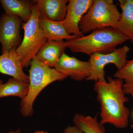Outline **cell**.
<instances>
[{
	"instance_id": "obj_1",
	"label": "cell",
	"mask_w": 133,
	"mask_h": 133,
	"mask_svg": "<svg viewBox=\"0 0 133 133\" xmlns=\"http://www.w3.org/2000/svg\"><path fill=\"white\" fill-rule=\"evenodd\" d=\"M123 80L109 76L108 80L95 82L94 90L100 105L99 122L117 128L127 127L130 111L125 104L128 101L123 89Z\"/></svg>"
},
{
	"instance_id": "obj_2",
	"label": "cell",
	"mask_w": 133,
	"mask_h": 133,
	"mask_svg": "<svg viewBox=\"0 0 133 133\" xmlns=\"http://www.w3.org/2000/svg\"><path fill=\"white\" fill-rule=\"evenodd\" d=\"M130 38L112 28L95 30L87 36L65 41V44L74 53H84L89 56L94 53L107 54L112 52L118 45Z\"/></svg>"
},
{
	"instance_id": "obj_3",
	"label": "cell",
	"mask_w": 133,
	"mask_h": 133,
	"mask_svg": "<svg viewBox=\"0 0 133 133\" xmlns=\"http://www.w3.org/2000/svg\"><path fill=\"white\" fill-rule=\"evenodd\" d=\"M121 14L112 0H94L92 5L81 19L79 29L83 35L95 30L112 28L130 38L129 33L121 25Z\"/></svg>"
},
{
	"instance_id": "obj_4",
	"label": "cell",
	"mask_w": 133,
	"mask_h": 133,
	"mask_svg": "<svg viewBox=\"0 0 133 133\" xmlns=\"http://www.w3.org/2000/svg\"><path fill=\"white\" fill-rule=\"evenodd\" d=\"M29 70V90L26 97L20 103L21 112L24 117L33 114V105L40 92L51 83L62 81L67 78L38 61L36 57L31 60Z\"/></svg>"
},
{
	"instance_id": "obj_5",
	"label": "cell",
	"mask_w": 133,
	"mask_h": 133,
	"mask_svg": "<svg viewBox=\"0 0 133 133\" xmlns=\"http://www.w3.org/2000/svg\"><path fill=\"white\" fill-rule=\"evenodd\" d=\"M40 16V12L35 3L30 19L22 24L24 30V38L16 52L23 68L30 65L32 59L48 41L38 23Z\"/></svg>"
},
{
	"instance_id": "obj_6",
	"label": "cell",
	"mask_w": 133,
	"mask_h": 133,
	"mask_svg": "<svg viewBox=\"0 0 133 133\" xmlns=\"http://www.w3.org/2000/svg\"><path fill=\"white\" fill-rule=\"evenodd\" d=\"M130 48L125 45L107 54L96 53L90 56L88 62L91 66V74L86 81H106L105 67L108 64H114L118 70L122 69L128 60Z\"/></svg>"
},
{
	"instance_id": "obj_7",
	"label": "cell",
	"mask_w": 133,
	"mask_h": 133,
	"mask_svg": "<svg viewBox=\"0 0 133 133\" xmlns=\"http://www.w3.org/2000/svg\"><path fill=\"white\" fill-rule=\"evenodd\" d=\"M22 20L14 15L3 14L0 18V43L2 53L16 50L22 42Z\"/></svg>"
},
{
	"instance_id": "obj_8",
	"label": "cell",
	"mask_w": 133,
	"mask_h": 133,
	"mask_svg": "<svg viewBox=\"0 0 133 133\" xmlns=\"http://www.w3.org/2000/svg\"><path fill=\"white\" fill-rule=\"evenodd\" d=\"M94 0H69L65 18L62 24L69 35L76 38L84 36L79 29L83 16L91 7Z\"/></svg>"
},
{
	"instance_id": "obj_9",
	"label": "cell",
	"mask_w": 133,
	"mask_h": 133,
	"mask_svg": "<svg viewBox=\"0 0 133 133\" xmlns=\"http://www.w3.org/2000/svg\"><path fill=\"white\" fill-rule=\"evenodd\" d=\"M55 69L60 74L75 81H81L90 75L91 66L88 61L79 60L64 53Z\"/></svg>"
},
{
	"instance_id": "obj_10",
	"label": "cell",
	"mask_w": 133,
	"mask_h": 133,
	"mask_svg": "<svg viewBox=\"0 0 133 133\" xmlns=\"http://www.w3.org/2000/svg\"><path fill=\"white\" fill-rule=\"evenodd\" d=\"M0 73L29 83V76L23 71L20 58L16 51L2 53L0 56Z\"/></svg>"
},
{
	"instance_id": "obj_11",
	"label": "cell",
	"mask_w": 133,
	"mask_h": 133,
	"mask_svg": "<svg viewBox=\"0 0 133 133\" xmlns=\"http://www.w3.org/2000/svg\"><path fill=\"white\" fill-rule=\"evenodd\" d=\"M33 1L42 16L55 22H62L64 20L68 0H35Z\"/></svg>"
},
{
	"instance_id": "obj_12",
	"label": "cell",
	"mask_w": 133,
	"mask_h": 133,
	"mask_svg": "<svg viewBox=\"0 0 133 133\" xmlns=\"http://www.w3.org/2000/svg\"><path fill=\"white\" fill-rule=\"evenodd\" d=\"M66 48L64 41H48L41 48L35 57L40 62L55 69Z\"/></svg>"
},
{
	"instance_id": "obj_13",
	"label": "cell",
	"mask_w": 133,
	"mask_h": 133,
	"mask_svg": "<svg viewBox=\"0 0 133 133\" xmlns=\"http://www.w3.org/2000/svg\"><path fill=\"white\" fill-rule=\"evenodd\" d=\"M38 23L48 41H68L76 38L75 36L68 34L62 22L51 21L40 15Z\"/></svg>"
},
{
	"instance_id": "obj_14",
	"label": "cell",
	"mask_w": 133,
	"mask_h": 133,
	"mask_svg": "<svg viewBox=\"0 0 133 133\" xmlns=\"http://www.w3.org/2000/svg\"><path fill=\"white\" fill-rule=\"evenodd\" d=\"M5 13L16 16L22 22H27L32 15V8L35 2L27 0H1Z\"/></svg>"
},
{
	"instance_id": "obj_15",
	"label": "cell",
	"mask_w": 133,
	"mask_h": 133,
	"mask_svg": "<svg viewBox=\"0 0 133 133\" xmlns=\"http://www.w3.org/2000/svg\"><path fill=\"white\" fill-rule=\"evenodd\" d=\"M29 83L12 78L5 84H0V98L16 96L24 98L28 92Z\"/></svg>"
},
{
	"instance_id": "obj_16",
	"label": "cell",
	"mask_w": 133,
	"mask_h": 133,
	"mask_svg": "<svg viewBox=\"0 0 133 133\" xmlns=\"http://www.w3.org/2000/svg\"><path fill=\"white\" fill-rule=\"evenodd\" d=\"M74 125L84 133H106L103 125L94 117L77 114L73 118Z\"/></svg>"
},
{
	"instance_id": "obj_17",
	"label": "cell",
	"mask_w": 133,
	"mask_h": 133,
	"mask_svg": "<svg viewBox=\"0 0 133 133\" xmlns=\"http://www.w3.org/2000/svg\"><path fill=\"white\" fill-rule=\"evenodd\" d=\"M122 12L120 22L129 33L133 43V0H119Z\"/></svg>"
},
{
	"instance_id": "obj_18",
	"label": "cell",
	"mask_w": 133,
	"mask_h": 133,
	"mask_svg": "<svg viewBox=\"0 0 133 133\" xmlns=\"http://www.w3.org/2000/svg\"><path fill=\"white\" fill-rule=\"evenodd\" d=\"M114 78L122 79L123 89L126 95L133 93V59L128 60L127 63L121 69L118 70L114 74Z\"/></svg>"
},
{
	"instance_id": "obj_19",
	"label": "cell",
	"mask_w": 133,
	"mask_h": 133,
	"mask_svg": "<svg viewBox=\"0 0 133 133\" xmlns=\"http://www.w3.org/2000/svg\"><path fill=\"white\" fill-rule=\"evenodd\" d=\"M60 133H84L80 131L76 126H68L63 132Z\"/></svg>"
},
{
	"instance_id": "obj_20",
	"label": "cell",
	"mask_w": 133,
	"mask_h": 133,
	"mask_svg": "<svg viewBox=\"0 0 133 133\" xmlns=\"http://www.w3.org/2000/svg\"><path fill=\"white\" fill-rule=\"evenodd\" d=\"M35 133H48V132L43 131H37L35 132Z\"/></svg>"
},
{
	"instance_id": "obj_21",
	"label": "cell",
	"mask_w": 133,
	"mask_h": 133,
	"mask_svg": "<svg viewBox=\"0 0 133 133\" xmlns=\"http://www.w3.org/2000/svg\"><path fill=\"white\" fill-rule=\"evenodd\" d=\"M9 133H21L20 132V130H18L16 131H14V132H10Z\"/></svg>"
},
{
	"instance_id": "obj_22",
	"label": "cell",
	"mask_w": 133,
	"mask_h": 133,
	"mask_svg": "<svg viewBox=\"0 0 133 133\" xmlns=\"http://www.w3.org/2000/svg\"><path fill=\"white\" fill-rule=\"evenodd\" d=\"M2 83V81L1 80H0V84Z\"/></svg>"
},
{
	"instance_id": "obj_23",
	"label": "cell",
	"mask_w": 133,
	"mask_h": 133,
	"mask_svg": "<svg viewBox=\"0 0 133 133\" xmlns=\"http://www.w3.org/2000/svg\"><path fill=\"white\" fill-rule=\"evenodd\" d=\"M131 95H132V97L133 99V93L132 94H131Z\"/></svg>"
}]
</instances>
